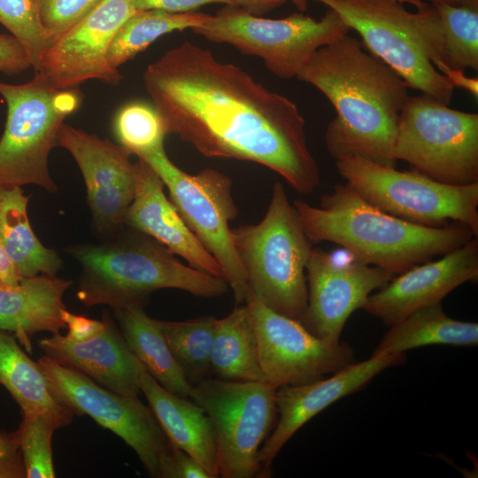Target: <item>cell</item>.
I'll use <instances>...</instances> for the list:
<instances>
[{
    "label": "cell",
    "mask_w": 478,
    "mask_h": 478,
    "mask_svg": "<svg viewBox=\"0 0 478 478\" xmlns=\"http://www.w3.org/2000/svg\"><path fill=\"white\" fill-rule=\"evenodd\" d=\"M143 79L166 133L202 155L258 163L300 194L319 186L297 106L240 67L184 42L149 65Z\"/></svg>",
    "instance_id": "6da1fadb"
},
{
    "label": "cell",
    "mask_w": 478,
    "mask_h": 478,
    "mask_svg": "<svg viewBox=\"0 0 478 478\" xmlns=\"http://www.w3.org/2000/svg\"><path fill=\"white\" fill-rule=\"evenodd\" d=\"M297 78L319 89L335 109L325 133L335 160L358 156L396 167L397 123L409 87L395 71L345 35L316 50Z\"/></svg>",
    "instance_id": "7a4b0ae2"
},
{
    "label": "cell",
    "mask_w": 478,
    "mask_h": 478,
    "mask_svg": "<svg viewBox=\"0 0 478 478\" xmlns=\"http://www.w3.org/2000/svg\"><path fill=\"white\" fill-rule=\"evenodd\" d=\"M293 205L312 244L342 246L352 259L393 275L449 253L474 235L457 223L430 227L392 216L363 199L349 184L336 183L319 206L296 199Z\"/></svg>",
    "instance_id": "3957f363"
},
{
    "label": "cell",
    "mask_w": 478,
    "mask_h": 478,
    "mask_svg": "<svg viewBox=\"0 0 478 478\" xmlns=\"http://www.w3.org/2000/svg\"><path fill=\"white\" fill-rule=\"evenodd\" d=\"M81 274L77 296L85 306H144L152 292L176 289L200 297L227 293V282L186 266L154 239L123 238L69 249Z\"/></svg>",
    "instance_id": "277c9868"
},
{
    "label": "cell",
    "mask_w": 478,
    "mask_h": 478,
    "mask_svg": "<svg viewBox=\"0 0 478 478\" xmlns=\"http://www.w3.org/2000/svg\"><path fill=\"white\" fill-rule=\"evenodd\" d=\"M231 230L247 275L248 295L302 323L307 305L306 266L313 247L283 185L274 184L261 221Z\"/></svg>",
    "instance_id": "5b68a950"
},
{
    "label": "cell",
    "mask_w": 478,
    "mask_h": 478,
    "mask_svg": "<svg viewBox=\"0 0 478 478\" xmlns=\"http://www.w3.org/2000/svg\"><path fill=\"white\" fill-rule=\"evenodd\" d=\"M0 95L7 106L0 138V186L35 184L50 193L58 188L49 172L50 150L65 119L81 104L77 89H58L35 72L22 84L0 81Z\"/></svg>",
    "instance_id": "8992f818"
},
{
    "label": "cell",
    "mask_w": 478,
    "mask_h": 478,
    "mask_svg": "<svg viewBox=\"0 0 478 478\" xmlns=\"http://www.w3.org/2000/svg\"><path fill=\"white\" fill-rule=\"evenodd\" d=\"M335 166L363 199L392 216L430 227L452 220L478 235V182L444 184L414 170L398 171L358 156L336 159Z\"/></svg>",
    "instance_id": "52a82bcc"
},
{
    "label": "cell",
    "mask_w": 478,
    "mask_h": 478,
    "mask_svg": "<svg viewBox=\"0 0 478 478\" xmlns=\"http://www.w3.org/2000/svg\"><path fill=\"white\" fill-rule=\"evenodd\" d=\"M394 157L441 183L478 182V114L423 93L409 96L399 115Z\"/></svg>",
    "instance_id": "ba28073f"
},
{
    "label": "cell",
    "mask_w": 478,
    "mask_h": 478,
    "mask_svg": "<svg viewBox=\"0 0 478 478\" xmlns=\"http://www.w3.org/2000/svg\"><path fill=\"white\" fill-rule=\"evenodd\" d=\"M275 393L266 382L207 377L192 384L189 397L212 426L219 477H260L258 453L276 421Z\"/></svg>",
    "instance_id": "9c48e42d"
},
{
    "label": "cell",
    "mask_w": 478,
    "mask_h": 478,
    "mask_svg": "<svg viewBox=\"0 0 478 478\" xmlns=\"http://www.w3.org/2000/svg\"><path fill=\"white\" fill-rule=\"evenodd\" d=\"M191 30L208 41L258 57L273 74L290 79L297 77L316 50L348 35L351 28L330 8L319 20L302 12L271 19L225 5L206 23Z\"/></svg>",
    "instance_id": "30bf717a"
},
{
    "label": "cell",
    "mask_w": 478,
    "mask_h": 478,
    "mask_svg": "<svg viewBox=\"0 0 478 478\" xmlns=\"http://www.w3.org/2000/svg\"><path fill=\"white\" fill-rule=\"evenodd\" d=\"M136 157L158 174L188 227L216 259L235 305L245 304L249 294L247 275L229 227L238 213L230 179L211 167L197 174L187 173L170 160L164 145Z\"/></svg>",
    "instance_id": "8fae6325"
},
{
    "label": "cell",
    "mask_w": 478,
    "mask_h": 478,
    "mask_svg": "<svg viewBox=\"0 0 478 478\" xmlns=\"http://www.w3.org/2000/svg\"><path fill=\"white\" fill-rule=\"evenodd\" d=\"M54 399L73 414L89 415L134 450L146 472L158 478L171 442L149 405L100 386L82 373L43 356L37 361Z\"/></svg>",
    "instance_id": "7c38bea8"
},
{
    "label": "cell",
    "mask_w": 478,
    "mask_h": 478,
    "mask_svg": "<svg viewBox=\"0 0 478 478\" xmlns=\"http://www.w3.org/2000/svg\"><path fill=\"white\" fill-rule=\"evenodd\" d=\"M338 13L369 52L395 71L408 87L445 104L455 88L428 59L412 26V12L400 0H314Z\"/></svg>",
    "instance_id": "4fadbf2b"
},
{
    "label": "cell",
    "mask_w": 478,
    "mask_h": 478,
    "mask_svg": "<svg viewBox=\"0 0 478 478\" xmlns=\"http://www.w3.org/2000/svg\"><path fill=\"white\" fill-rule=\"evenodd\" d=\"M245 303L255 327L262 373L276 389L318 381L356 361L348 344L322 341L299 321L271 310L251 295Z\"/></svg>",
    "instance_id": "5bb4252c"
},
{
    "label": "cell",
    "mask_w": 478,
    "mask_h": 478,
    "mask_svg": "<svg viewBox=\"0 0 478 478\" xmlns=\"http://www.w3.org/2000/svg\"><path fill=\"white\" fill-rule=\"evenodd\" d=\"M136 10L130 0H104L44 51L37 73L58 89H77L89 80L117 85L122 79L108 60L112 41Z\"/></svg>",
    "instance_id": "9a60e30c"
},
{
    "label": "cell",
    "mask_w": 478,
    "mask_h": 478,
    "mask_svg": "<svg viewBox=\"0 0 478 478\" xmlns=\"http://www.w3.org/2000/svg\"><path fill=\"white\" fill-rule=\"evenodd\" d=\"M394 276L355 260L339 262L332 254L313 248L306 266L307 305L303 326L329 344L340 343L351 314L362 309L368 297Z\"/></svg>",
    "instance_id": "2e32d148"
},
{
    "label": "cell",
    "mask_w": 478,
    "mask_h": 478,
    "mask_svg": "<svg viewBox=\"0 0 478 478\" xmlns=\"http://www.w3.org/2000/svg\"><path fill=\"white\" fill-rule=\"evenodd\" d=\"M58 146L66 150L83 176L96 230L115 232L135 195V163L120 144L63 123Z\"/></svg>",
    "instance_id": "e0dca14e"
},
{
    "label": "cell",
    "mask_w": 478,
    "mask_h": 478,
    "mask_svg": "<svg viewBox=\"0 0 478 478\" xmlns=\"http://www.w3.org/2000/svg\"><path fill=\"white\" fill-rule=\"evenodd\" d=\"M405 360V353H373L318 381L276 389L278 419L260 447V477H267L273 461L286 443L311 419L337 400L359 391L384 370Z\"/></svg>",
    "instance_id": "ac0fdd59"
},
{
    "label": "cell",
    "mask_w": 478,
    "mask_h": 478,
    "mask_svg": "<svg viewBox=\"0 0 478 478\" xmlns=\"http://www.w3.org/2000/svg\"><path fill=\"white\" fill-rule=\"evenodd\" d=\"M477 278L478 240L473 237L436 260L395 275L368 297L362 309L390 327L417 310L440 303L455 289Z\"/></svg>",
    "instance_id": "d6986e66"
},
{
    "label": "cell",
    "mask_w": 478,
    "mask_h": 478,
    "mask_svg": "<svg viewBox=\"0 0 478 478\" xmlns=\"http://www.w3.org/2000/svg\"><path fill=\"white\" fill-rule=\"evenodd\" d=\"M135 181L134 198L125 213L123 224L151 237L173 254L184 258L190 266L223 278L216 259L165 195L160 178L141 158L135 162Z\"/></svg>",
    "instance_id": "ffe728a7"
},
{
    "label": "cell",
    "mask_w": 478,
    "mask_h": 478,
    "mask_svg": "<svg viewBox=\"0 0 478 478\" xmlns=\"http://www.w3.org/2000/svg\"><path fill=\"white\" fill-rule=\"evenodd\" d=\"M104 329L83 340L73 341L55 333L38 341L45 356L70 366L115 393L138 397L140 377L146 370L127 347L112 320L104 315Z\"/></svg>",
    "instance_id": "44dd1931"
},
{
    "label": "cell",
    "mask_w": 478,
    "mask_h": 478,
    "mask_svg": "<svg viewBox=\"0 0 478 478\" xmlns=\"http://www.w3.org/2000/svg\"><path fill=\"white\" fill-rule=\"evenodd\" d=\"M415 6L412 26L417 41L436 69L444 66L478 69V9L442 2L407 0Z\"/></svg>",
    "instance_id": "7402d4cb"
},
{
    "label": "cell",
    "mask_w": 478,
    "mask_h": 478,
    "mask_svg": "<svg viewBox=\"0 0 478 478\" xmlns=\"http://www.w3.org/2000/svg\"><path fill=\"white\" fill-rule=\"evenodd\" d=\"M72 284L47 274L26 277L15 285L0 282V329L12 334L31 353L34 335L66 328L63 297Z\"/></svg>",
    "instance_id": "603a6c76"
},
{
    "label": "cell",
    "mask_w": 478,
    "mask_h": 478,
    "mask_svg": "<svg viewBox=\"0 0 478 478\" xmlns=\"http://www.w3.org/2000/svg\"><path fill=\"white\" fill-rule=\"evenodd\" d=\"M139 385L169 441L199 462L212 478L219 477L213 433L203 408L169 392L146 371Z\"/></svg>",
    "instance_id": "cb8c5ba5"
},
{
    "label": "cell",
    "mask_w": 478,
    "mask_h": 478,
    "mask_svg": "<svg viewBox=\"0 0 478 478\" xmlns=\"http://www.w3.org/2000/svg\"><path fill=\"white\" fill-rule=\"evenodd\" d=\"M29 198L20 186H0V243L22 278L56 275L62 259L35 236L27 217Z\"/></svg>",
    "instance_id": "d4e9b609"
},
{
    "label": "cell",
    "mask_w": 478,
    "mask_h": 478,
    "mask_svg": "<svg viewBox=\"0 0 478 478\" xmlns=\"http://www.w3.org/2000/svg\"><path fill=\"white\" fill-rule=\"evenodd\" d=\"M113 312L127 347L146 372L169 392L189 397L192 384L173 358L158 320L150 318L143 306L119 307Z\"/></svg>",
    "instance_id": "484cf974"
},
{
    "label": "cell",
    "mask_w": 478,
    "mask_h": 478,
    "mask_svg": "<svg viewBox=\"0 0 478 478\" xmlns=\"http://www.w3.org/2000/svg\"><path fill=\"white\" fill-rule=\"evenodd\" d=\"M389 328L373 353H405L432 344H478V324L450 317L441 302L417 310Z\"/></svg>",
    "instance_id": "4316f807"
},
{
    "label": "cell",
    "mask_w": 478,
    "mask_h": 478,
    "mask_svg": "<svg viewBox=\"0 0 478 478\" xmlns=\"http://www.w3.org/2000/svg\"><path fill=\"white\" fill-rule=\"evenodd\" d=\"M211 374L244 382H266L261 370L253 320L247 304L217 319L211 352Z\"/></svg>",
    "instance_id": "83f0119b"
},
{
    "label": "cell",
    "mask_w": 478,
    "mask_h": 478,
    "mask_svg": "<svg viewBox=\"0 0 478 478\" xmlns=\"http://www.w3.org/2000/svg\"><path fill=\"white\" fill-rule=\"evenodd\" d=\"M0 383L19 405L22 414L71 412L54 399L37 362L27 356L12 334L1 329Z\"/></svg>",
    "instance_id": "f1b7e54d"
},
{
    "label": "cell",
    "mask_w": 478,
    "mask_h": 478,
    "mask_svg": "<svg viewBox=\"0 0 478 478\" xmlns=\"http://www.w3.org/2000/svg\"><path fill=\"white\" fill-rule=\"evenodd\" d=\"M211 18L212 15L197 12L173 13L160 10H136L115 34L108 53L109 63L118 69L160 36L197 27Z\"/></svg>",
    "instance_id": "f546056e"
},
{
    "label": "cell",
    "mask_w": 478,
    "mask_h": 478,
    "mask_svg": "<svg viewBox=\"0 0 478 478\" xmlns=\"http://www.w3.org/2000/svg\"><path fill=\"white\" fill-rule=\"evenodd\" d=\"M216 322L213 316L158 320L173 358L191 384L212 376L210 360Z\"/></svg>",
    "instance_id": "4dcf8cb0"
},
{
    "label": "cell",
    "mask_w": 478,
    "mask_h": 478,
    "mask_svg": "<svg viewBox=\"0 0 478 478\" xmlns=\"http://www.w3.org/2000/svg\"><path fill=\"white\" fill-rule=\"evenodd\" d=\"M17 429L27 478H54L52 437L56 429L67 426L73 413L36 412L22 414Z\"/></svg>",
    "instance_id": "1f68e13d"
},
{
    "label": "cell",
    "mask_w": 478,
    "mask_h": 478,
    "mask_svg": "<svg viewBox=\"0 0 478 478\" xmlns=\"http://www.w3.org/2000/svg\"><path fill=\"white\" fill-rule=\"evenodd\" d=\"M114 133L120 145L135 156L163 146L167 135L154 106L141 102L126 104L118 112Z\"/></svg>",
    "instance_id": "d6a6232c"
},
{
    "label": "cell",
    "mask_w": 478,
    "mask_h": 478,
    "mask_svg": "<svg viewBox=\"0 0 478 478\" xmlns=\"http://www.w3.org/2000/svg\"><path fill=\"white\" fill-rule=\"evenodd\" d=\"M0 24L21 43L35 72L50 42L35 0H0Z\"/></svg>",
    "instance_id": "836d02e7"
},
{
    "label": "cell",
    "mask_w": 478,
    "mask_h": 478,
    "mask_svg": "<svg viewBox=\"0 0 478 478\" xmlns=\"http://www.w3.org/2000/svg\"><path fill=\"white\" fill-rule=\"evenodd\" d=\"M104 0H35L50 43L79 23Z\"/></svg>",
    "instance_id": "e575fe53"
},
{
    "label": "cell",
    "mask_w": 478,
    "mask_h": 478,
    "mask_svg": "<svg viewBox=\"0 0 478 478\" xmlns=\"http://www.w3.org/2000/svg\"><path fill=\"white\" fill-rule=\"evenodd\" d=\"M158 478H212L193 457L172 443L158 463Z\"/></svg>",
    "instance_id": "d590c367"
},
{
    "label": "cell",
    "mask_w": 478,
    "mask_h": 478,
    "mask_svg": "<svg viewBox=\"0 0 478 478\" xmlns=\"http://www.w3.org/2000/svg\"><path fill=\"white\" fill-rule=\"evenodd\" d=\"M27 471L17 430L0 429V478H24Z\"/></svg>",
    "instance_id": "8d00e7d4"
},
{
    "label": "cell",
    "mask_w": 478,
    "mask_h": 478,
    "mask_svg": "<svg viewBox=\"0 0 478 478\" xmlns=\"http://www.w3.org/2000/svg\"><path fill=\"white\" fill-rule=\"evenodd\" d=\"M32 67L21 43L12 35L0 34V73L14 76Z\"/></svg>",
    "instance_id": "74e56055"
},
{
    "label": "cell",
    "mask_w": 478,
    "mask_h": 478,
    "mask_svg": "<svg viewBox=\"0 0 478 478\" xmlns=\"http://www.w3.org/2000/svg\"><path fill=\"white\" fill-rule=\"evenodd\" d=\"M135 10H160L173 13L196 12L201 6L223 4L235 6L232 0H130Z\"/></svg>",
    "instance_id": "f35d334b"
},
{
    "label": "cell",
    "mask_w": 478,
    "mask_h": 478,
    "mask_svg": "<svg viewBox=\"0 0 478 478\" xmlns=\"http://www.w3.org/2000/svg\"><path fill=\"white\" fill-rule=\"evenodd\" d=\"M63 320L67 328L66 336L73 341H83L89 339L104 328V321L89 319L81 315L71 313L67 310L64 312Z\"/></svg>",
    "instance_id": "ab89813d"
},
{
    "label": "cell",
    "mask_w": 478,
    "mask_h": 478,
    "mask_svg": "<svg viewBox=\"0 0 478 478\" xmlns=\"http://www.w3.org/2000/svg\"><path fill=\"white\" fill-rule=\"evenodd\" d=\"M436 70L444 75L454 88L466 89L474 96H478L477 78L468 77L462 70L451 69L444 66L437 67Z\"/></svg>",
    "instance_id": "60d3db41"
},
{
    "label": "cell",
    "mask_w": 478,
    "mask_h": 478,
    "mask_svg": "<svg viewBox=\"0 0 478 478\" xmlns=\"http://www.w3.org/2000/svg\"><path fill=\"white\" fill-rule=\"evenodd\" d=\"M235 6L254 16H262L279 6L287 0H232Z\"/></svg>",
    "instance_id": "b9f144b4"
},
{
    "label": "cell",
    "mask_w": 478,
    "mask_h": 478,
    "mask_svg": "<svg viewBox=\"0 0 478 478\" xmlns=\"http://www.w3.org/2000/svg\"><path fill=\"white\" fill-rule=\"evenodd\" d=\"M22 279L0 243V281L5 284L15 285Z\"/></svg>",
    "instance_id": "7bdbcfd3"
},
{
    "label": "cell",
    "mask_w": 478,
    "mask_h": 478,
    "mask_svg": "<svg viewBox=\"0 0 478 478\" xmlns=\"http://www.w3.org/2000/svg\"><path fill=\"white\" fill-rule=\"evenodd\" d=\"M442 3L456 6H466L478 9V0H443Z\"/></svg>",
    "instance_id": "ee69618b"
},
{
    "label": "cell",
    "mask_w": 478,
    "mask_h": 478,
    "mask_svg": "<svg viewBox=\"0 0 478 478\" xmlns=\"http://www.w3.org/2000/svg\"><path fill=\"white\" fill-rule=\"evenodd\" d=\"M301 12L306 11L311 0H289Z\"/></svg>",
    "instance_id": "f6af8a7d"
},
{
    "label": "cell",
    "mask_w": 478,
    "mask_h": 478,
    "mask_svg": "<svg viewBox=\"0 0 478 478\" xmlns=\"http://www.w3.org/2000/svg\"><path fill=\"white\" fill-rule=\"evenodd\" d=\"M402 1L403 3H406L407 0H400ZM430 2H443V0H428Z\"/></svg>",
    "instance_id": "bcb514c9"
},
{
    "label": "cell",
    "mask_w": 478,
    "mask_h": 478,
    "mask_svg": "<svg viewBox=\"0 0 478 478\" xmlns=\"http://www.w3.org/2000/svg\"><path fill=\"white\" fill-rule=\"evenodd\" d=\"M1 282V281H0ZM3 283V282H2Z\"/></svg>",
    "instance_id": "7dc6e473"
}]
</instances>
